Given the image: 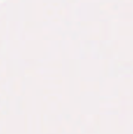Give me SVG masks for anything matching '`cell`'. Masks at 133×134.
<instances>
[]
</instances>
